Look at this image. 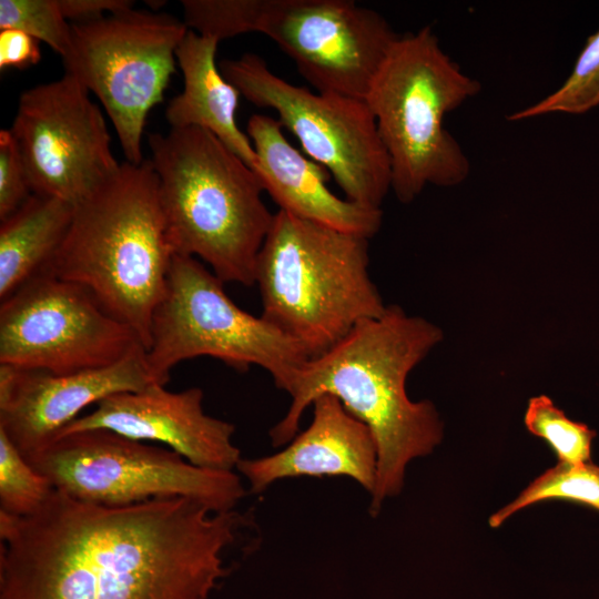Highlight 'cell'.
<instances>
[{
    "label": "cell",
    "instance_id": "11",
    "mask_svg": "<svg viewBox=\"0 0 599 599\" xmlns=\"http://www.w3.org/2000/svg\"><path fill=\"white\" fill-rule=\"evenodd\" d=\"M139 345L84 287L50 272L1 301L0 364L69 374L115 364Z\"/></svg>",
    "mask_w": 599,
    "mask_h": 599
},
{
    "label": "cell",
    "instance_id": "23",
    "mask_svg": "<svg viewBox=\"0 0 599 599\" xmlns=\"http://www.w3.org/2000/svg\"><path fill=\"white\" fill-rule=\"evenodd\" d=\"M53 489L0 430V511L18 517L31 515Z\"/></svg>",
    "mask_w": 599,
    "mask_h": 599
},
{
    "label": "cell",
    "instance_id": "6",
    "mask_svg": "<svg viewBox=\"0 0 599 599\" xmlns=\"http://www.w3.org/2000/svg\"><path fill=\"white\" fill-rule=\"evenodd\" d=\"M480 83L441 49L430 27L399 35L365 99L390 161L402 203L427 185L463 183L470 163L444 119L477 95Z\"/></svg>",
    "mask_w": 599,
    "mask_h": 599
},
{
    "label": "cell",
    "instance_id": "1",
    "mask_svg": "<svg viewBox=\"0 0 599 599\" xmlns=\"http://www.w3.org/2000/svg\"><path fill=\"white\" fill-rule=\"evenodd\" d=\"M244 525L193 498L108 507L54 488L31 515L0 511V599H206Z\"/></svg>",
    "mask_w": 599,
    "mask_h": 599
},
{
    "label": "cell",
    "instance_id": "14",
    "mask_svg": "<svg viewBox=\"0 0 599 599\" xmlns=\"http://www.w3.org/2000/svg\"><path fill=\"white\" fill-rule=\"evenodd\" d=\"M152 384L142 345L110 366L69 374L0 364V430L27 459L85 407Z\"/></svg>",
    "mask_w": 599,
    "mask_h": 599
},
{
    "label": "cell",
    "instance_id": "5",
    "mask_svg": "<svg viewBox=\"0 0 599 599\" xmlns=\"http://www.w3.org/2000/svg\"><path fill=\"white\" fill-rule=\"evenodd\" d=\"M367 237L278 210L257 256L262 317L318 356L386 305L369 272Z\"/></svg>",
    "mask_w": 599,
    "mask_h": 599
},
{
    "label": "cell",
    "instance_id": "13",
    "mask_svg": "<svg viewBox=\"0 0 599 599\" xmlns=\"http://www.w3.org/2000/svg\"><path fill=\"white\" fill-rule=\"evenodd\" d=\"M64 73L20 94L9 129L33 194L77 205L121 166L101 109Z\"/></svg>",
    "mask_w": 599,
    "mask_h": 599
},
{
    "label": "cell",
    "instance_id": "16",
    "mask_svg": "<svg viewBox=\"0 0 599 599\" xmlns=\"http://www.w3.org/2000/svg\"><path fill=\"white\" fill-rule=\"evenodd\" d=\"M309 426L281 451L255 459L241 458L237 470L252 493L280 479L302 476H346L370 495L376 486L377 447L368 427L333 395L317 397Z\"/></svg>",
    "mask_w": 599,
    "mask_h": 599
},
{
    "label": "cell",
    "instance_id": "25",
    "mask_svg": "<svg viewBox=\"0 0 599 599\" xmlns=\"http://www.w3.org/2000/svg\"><path fill=\"white\" fill-rule=\"evenodd\" d=\"M17 142L9 129L0 131V220L21 207L32 195Z\"/></svg>",
    "mask_w": 599,
    "mask_h": 599
},
{
    "label": "cell",
    "instance_id": "15",
    "mask_svg": "<svg viewBox=\"0 0 599 599\" xmlns=\"http://www.w3.org/2000/svg\"><path fill=\"white\" fill-rule=\"evenodd\" d=\"M203 397L199 387L170 392L160 384L138 392L113 394L98 402L92 412L71 422L57 436L106 429L141 441L165 444L197 467L234 470L241 459L240 449L232 439L235 426L206 415Z\"/></svg>",
    "mask_w": 599,
    "mask_h": 599
},
{
    "label": "cell",
    "instance_id": "22",
    "mask_svg": "<svg viewBox=\"0 0 599 599\" xmlns=\"http://www.w3.org/2000/svg\"><path fill=\"white\" fill-rule=\"evenodd\" d=\"M528 432L544 439L559 461H591V443L596 432L586 424L571 420L550 397L539 395L528 402L524 417Z\"/></svg>",
    "mask_w": 599,
    "mask_h": 599
},
{
    "label": "cell",
    "instance_id": "12",
    "mask_svg": "<svg viewBox=\"0 0 599 599\" xmlns=\"http://www.w3.org/2000/svg\"><path fill=\"white\" fill-rule=\"evenodd\" d=\"M251 32L273 40L317 92L362 100L399 37L351 0H253Z\"/></svg>",
    "mask_w": 599,
    "mask_h": 599
},
{
    "label": "cell",
    "instance_id": "17",
    "mask_svg": "<svg viewBox=\"0 0 599 599\" xmlns=\"http://www.w3.org/2000/svg\"><path fill=\"white\" fill-rule=\"evenodd\" d=\"M246 131L256 154L253 170L280 210L367 238L379 231L382 210L334 194L329 172L287 141L277 119L253 114Z\"/></svg>",
    "mask_w": 599,
    "mask_h": 599
},
{
    "label": "cell",
    "instance_id": "9",
    "mask_svg": "<svg viewBox=\"0 0 599 599\" xmlns=\"http://www.w3.org/2000/svg\"><path fill=\"white\" fill-rule=\"evenodd\" d=\"M220 70L247 101L277 113L282 126L329 172L345 199L380 209L392 190L390 161L365 100L292 84L254 53L222 60Z\"/></svg>",
    "mask_w": 599,
    "mask_h": 599
},
{
    "label": "cell",
    "instance_id": "19",
    "mask_svg": "<svg viewBox=\"0 0 599 599\" xmlns=\"http://www.w3.org/2000/svg\"><path fill=\"white\" fill-rule=\"evenodd\" d=\"M74 205L32 194L0 225V301L48 272L73 216Z\"/></svg>",
    "mask_w": 599,
    "mask_h": 599
},
{
    "label": "cell",
    "instance_id": "4",
    "mask_svg": "<svg viewBox=\"0 0 599 599\" xmlns=\"http://www.w3.org/2000/svg\"><path fill=\"white\" fill-rule=\"evenodd\" d=\"M148 143L175 254L200 257L223 283L255 284L274 213L254 170L201 128L150 133Z\"/></svg>",
    "mask_w": 599,
    "mask_h": 599
},
{
    "label": "cell",
    "instance_id": "10",
    "mask_svg": "<svg viewBox=\"0 0 599 599\" xmlns=\"http://www.w3.org/2000/svg\"><path fill=\"white\" fill-rule=\"evenodd\" d=\"M71 24L64 73L99 99L126 162L142 163L148 114L163 101L189 28L170 14L134 9Z\"/></svg>",
    "mask_w": 599,
    "mask_h": 599
},
{
    "label": "cell",
    "instance_id": "26",
    "mask_svg": "<svg viewBox=\"0 0 599 599\" xmlns=\"http://www.w3.org/2000/svg\"><path fill=\"white\" fill-rule=\"evenodd\" d=\"M32 35L17 30H0V69H27L41 60V50Z\"/></svg>",
    "mask_w": 599,
    "mask_h": 599
},
{
    "label": "cell",
    "instance_id": "3",
    "mask_svg": "<svg viewBox=\"0 0 599 599\" xmlns=\"http://www.w3.org/2000/svg\"><path fill=\"white\" fill-rule=\"evenodd\" d=\"M174 255L150 160L124 162L74 206L48 272L84 287L146 351Z\"/></svg>",
    "mask_w": 599,
    "mask_h": 599
},
{
    "label": "cell",
    "instance_id": "18",
    "mask_svg": "<svg viewBox=\"0 0 599 599\" xmlns=\"http://www.w3.org/2000/svg\"><path fill=\"white\" fill-rule=\"evenodd\" d=\"M219 41L190 30L176 49L183 90L166 106L171 129L201 128L213 133L250 167L256 154L248 136L236 123L240 91L219 70Z\"/></svg>",
    "mask_w": 599,
    "mask_h": 599
},
{
    "label": "cell",
    "instance_id": "7",
    "mask_svg": "<svg viewBox=\"0 0 599 599\" xmlns=\"http://www.w3.org/2000/svg\"><path fill=\"white\" fill-rule=\"evenodd\" d=\"M223 285L196 257L173 256L145 351L152 380L165 386L179 363L210 356L240 372L260 366L282 389L307 354L265 318L238 307Z\"/></svg>",
    "mask_w": 599,
    "mask_h": 599
},
{
    "label": "cell",
    "instance_id": "8",
    "mask_svg": "<svg viewBox=\"0 0 599 599\" xmlns=\"http://www.w3.org/2000/svg\"><path fill=\"white\" fill-rule=\"evenodd\" d=\"M27 460L55 489L108 507L186 497L222 512L245 495L234 470L197 467L172 449L106 429L59 435Z\"/></svg>",
    "mask_w": 599,
    "mask_h": 599
},
{
    "label": "cell",
    "instance_id": "2",
    "mask_svg": "<svg viewBox=\"0 0 599 599\" xmlns=\"http://www.w3.org/2000/svg\"><path fill=\"white\" fill-rule=\"evenodd\" d=\"M435 324L407 315L397 305L358 323L325 353L305 361L283 386L291 396L284 417L270 430L274 447L288 444L302 416L325 394L370 430L377 447V477L370 514L400 493L407 464L430 454L441 441L443 424L429 400L413 402L406 380L441 341Z\"/></svg>",
    "mask_w": 599,
    "mask_h": 599
},
{
    "label": "cell",
    "instance_id": "27",
    "mask_svg": "<svg viewBox=\"0 0 599 599\" xmlns=\"http://www.w3.org/2000/svg\"><path fill=\"white\" fill-rule=\"evenodd\" d=\"M60 10L72 23L101 19L104 13H118L133 9L131 0H58Z\"/></svg>",
    "mask_w": 599,
    "mask_h": 599
},
{
    "label": "cell",
    "instance_id": "21",
    "mask_svg": "<svg viewBox=\"0 0 599 599\" xmlns=\"http://www.w3.org/2000/svg\"><path fill=\"white\" fill-rule=\"evenodd\" d=\"M599 105V29L582 48L567 80L532 105L516 111L510 121L551 113L582 114Z\"/></svg>",
    "mask_w": 599,
    "mask_h": 599
},
{
    "label": "cell",
    "instance_id": "20",
    "mask_svg": "<svg viewBox=\"0 0 599 599\" xmlns=\"http://www.w3.org/2000/svg\"><path fill=\"white\" fill-rule=\"evenodd\" d=\"M568 500L599 510V466L559 461L532 480L518 497L488 520L498 528L515 512L544 500Z\"/></svg>",
    "mask_w": 599,
    "mask_h": 599
},
{
    "label": "cell",
    "instance_id": "24",
    "mask_svg": "<svg viewBox=\"0 0 599 599\" xmlns=\"http://www.w3.org/2000/svg\"><path fill=\"white\" fill-rule=\"evenodd\" d=\"M17 29L48 44L63 58L71 44L72 24L58 0H0V30Z\"/></svg>",
    "mask_w": 599,
    "mask_h": 599
}]
</instances>
